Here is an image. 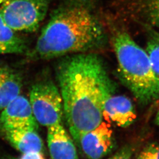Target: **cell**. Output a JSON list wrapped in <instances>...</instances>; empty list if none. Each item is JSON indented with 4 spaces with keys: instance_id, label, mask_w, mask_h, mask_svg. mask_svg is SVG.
Instances as JSON below:
<instances>
[{
    "instance_id": "6da1fadb",
    "label": "cell",
    "mask_w": 159,
    "mask_h": 159,
    "mask_svg": "<svg viewBox=\"0 0 159 159\" xmlns=\"http://www.w3.org/2000/svg\"><path fill=\"white\" fill-rule=\"evenodd\" d=\"M58 80L63 111L75 142L102 121L106 99L114 91L102 60L94 54L75 55L58 66Z\"/></svg>"
},
{
    "instance_id": "7a4b0ae2",
    "label": "cell",
    "mask_w": 159,
    "mask_h": 159,
    "mask_svg": "<svg viewBox=\"0 0 159 159\" xmlns=\"http://www.w3.org/2000/svg\"><path fill=\"white\" fill-rule=\"evenodd\" d=\"M107 35L102 23L89 7L71 4L59 8L43 29L31 56L50 59L102 48Z\"/></svg>"
},
{
    "instance_id": "3957f363",
    "label": "cell",
    "mask_w": 159,
    "mask_h": 159,
    "mask_svg": "<svg viewBox=\"0 0 159 159\" xmlns=\"http://www.w3.org/2000/svg\"><path fill=\"white\" fill-rule=\"evenodd\" d=\"M111 42L122 83L143 105L159 100V80L146 50L122 30L114 31Z\"/></svg>"
},
{
    "instance_id": "277c9868",
    "label": "cell",
    "mask_w": 159,
    "mask_h": 159,
    "mask_svg": "<svg viewBox=\"0 0 159 159\" xmlns=\"http://www.w3.org/2000/svg\"><path fill=\"white\" fill-rule=\"evenodd\" d=\"M1 6V17L16 32L37 31L48 9L47 0H9Z\"/></svg>"
},
{
    "instance_id": "5b68a950",
    "label": "cell",
    "mask_w": 159,
    "mask_h": 159,
    "mask_svg": "<svg viewBox=\"0 0 159 159\" xmlns=\"http://www.w3.org/2000/svg\"><path fill=\"white\" fill-rule=\"evenodd\" d=\"M30 102L36 121L45 127L61 123L63 100L60 91L52 81L44 80L33 85Z\"/></svg>"
},
{
    "instance_id": "8992f818",
    "label": "cell",
    "mask_w": 159,
    "mask_h": 159,
    "mask_svg": "<svg viewBox=\"0 0 159 159\" xmlns=\"http://www.w3.org/2000/svg\"><path fill=\"white\" fill-rule=\"evenodd\" d=\"M77 144L87 159H102L111 152L115 144L110 124L102 121L95 129L82 134Z\"/></svg>"
},
{
    "instance_id": "52a82bcc",
    "label": "cell",
    "mask_w": 159,
    "mask_h": 159,
    "mask_svg": "<svg viewBox=\"0 0 159 159\" xmlns=\"http://www.w3.org/2000/svg\"><path fill=\"white\" fill-rule=\"evenodd\" d=\"M24 127L37 129V121L30 102L25 97L19 95L1 111L0 129L3 131Z\"/></svg>"
},
{
    "instance_id": "ba28073f",
    "label": "cell",
    "mask_w": 159,
    "mask_h": 159,
    "mask_svg": "<svg viewBox=\"0 0 159 159\" xmlns=\"http://www.w3.org/2000/svg\"><path fill=\"white\" fill-rule=\"evenodd\" d=\"M102 118L121 127L130 125L136 118V110L130 99L125 96L110 95L105 101Z\"/></svg>"
},
{
    "instance_id": "9c48e42d",
    "label": "cell",
    "mask_w": 159,
    "mask_h": 159,
    "mask_svg": "<svg viewBox=\"0 0 159 159\" xmlns=\"http://www.w3.org/2000/svg\"><path fill=\"white\" fill-rule=\"evenodd\" d=\"M47 143L52 159H79L74 143L61 123L48 127Z\"/></svg>"
},
{
    "instance_id": "30bf717a",
    "label": "cell",
    "mask_w": 159,
    "mask_h": 159,
    "mask_svg": "<svg viewBox=\"0 0 159 159\" xmlns=\"http://www.w3.org/2000/svg\"><path fill=\"white\" fill-rule=\"evenodd\" d=\"M7 140L23 154L43 153V142L33 127H24L2 131Z\"/></svg>"
},
{
    "instance_id": "8fae6325",
    "label": "cell",
    "mask_w": 159,
    "mask_h": 159,
    "mask_svg": "<svg viewBox=\"0 0 159 159\" xmlns=\"http://www.w3.org/2000/svg\"><path fill=\"white\" fill-rule=\"evenodd\" d=\"M22 80L20 74L0 63V111L20 94Z\"/></svg>"
},
{
    "instance_id": "7c38bea8",
    "label": "cell",
    "mask_w": 159,
    "mask_h": 159,
    "mask_svg": "<svg viewBox=\"0 0 159 159\" xmlns=\"http://www.w3.org/2000/svg\"><path fill=\"white\" fill-rule=\"evenodd\" d=\"M26 50L25 41L6 24L0 14V55L20 54Z\"/></svg>"
},
{
    "instance_id": "4fadbf2b",
    "label": "cell",
    "mask_w": 159,
    "mask_h": 159,
    "mask_svg": "<svg viewBox=\"0 0 159 159\" xmlns=\"http://www.w3.org/2000/svg\"><path fill=\"white\" fill-rule=\"evenodd\" d=\"M147 36L146 51L154 72L159 80V32L148 24H142Z\"/></svg>"
},
{
    "instance_id": "5bb4252c",
    "label": "cell",
    "mask_w": 159,
    "mask_h": 159,
    "mask_svg": "<svg viewBox=\"0 0 159 159\" xmlns=\"http://www.w3.org/2000/svg\"><path fill=\"white\" fill-rule=\"evenodd\" d=\"M136 6L142 24L159 28V0H138Z\"/></svg>"
},
{
    "instance_id": "9a60e30c",
    "label": "cell",
    "mask_w": 159,
    "mask_h": 159,
    "mask_svg": "<svg viewBox=\"0 0 159 159\" xmlns=\"http://www.w3.org/2000/svg\"><path fill=\"white\" fill-rule=\"evenodd\" d=\"M137 159H159V144L151 143L140 153Z\"/></svg>"
},
{
    "instance_id": "2e32d148",
    "label": "cell",
    "mask_w": 159,
    "mask_h": 159,
    "mask_svg": "<svg viewBox=\"0 0 159 159\" xmlns=\"http://www.w3.org/2000/svg\"><path fill=\"white\" fill-rule=\"evenodd\" d=\"M131 152L129 148H124L107 159H131Z\"/></svg>"
},
{
    "instance_id": "e0dca14e",
    "label": "cell",
    "mask_w": 159,
    "mask_h": 159,
    "mask_svg": "<svg viewBox=\"0 0 159 159\" xmlns=\"http://www.w3.org/2000/svg\"><path fill=\"white\" fill-rule=\"evenodd\" d=\"M19 159H44L43 154L41 153H29L24 154L23 156Z\"/></svg>"
},
{
    "instance_id": "ac0fdd59",
    "label": "cell",
    "mask_w": 159,
    "mask_h": 159,
    "mask_svg": "<svg viewBox=\"0 0 159 159\" xmlns=\"http://www.w3.org/2000/svg\"><path fill=\"white\" fill-rule=\"evenodd\" d=\"M156 122H157V124L159 125V110L158 111V113L157 114V117H156Z\"/></svg>"
},
{
    "instance_id": "d6986e66",
    "label": "cell",
    "mask_w": 159,
    "mask_h": 159,
    "mask_svg": "<svg viewBox=\"0 0 159 159\" xmlns=\"http://www.w3.org/2000/svg\"><path fill=\"white\" fill-rule=\"evenodd\" d=\"M8 1H9V0H0V5L2 4L3 3L6 2Z\"/></svg>"
}]
</instances>
